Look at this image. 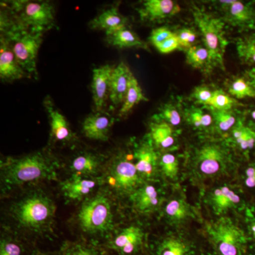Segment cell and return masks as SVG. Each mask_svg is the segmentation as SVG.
Wrapping results in <instances>:
<instances>
[{"mask_svg": "<svg viewBox=\"0 0 255 255\" xmlns=\"http://www.w3.org/2000/svg\"><path fill=\"white\" fill-rule=\"evenodd\" d=\"M252 233H253V237L255 238V221L251 224V227Z\"/></svg>", "mask_w": 255, "mask_h": 255, "instance_id": "48", "label": "cell"}, {"mask_svg": "<svg viewBox=\"0 0 255 255\" xmlns=\"http://www.w3.org/2000/svg\"><path fill=\"white\" fill-rule=\"evenodd\" d=\"M0 48V77L3 80L13 81L29 77L20 66L9 42L3 36Z\"/></svg>", "mask_w": 255, "mask_h": 255, "instance_id": "18", "label": "cell"}, {"mask_svg": "<svg viewBox=\"0 0 255 255\" xmlns=\"http://www.w3.org/2000/svg\"><path fill=\"white\" fill-rule=\"evenodd\" d=\"M132 75L129 67L123 61L114 68L109 98L114 107L124 103Z\"/></svg>", "mask_w": 255, "mask_h": 255, "instance_id": "16", "label": "cell"}, {"mask_svg": "<svg viewBox=\"0 0 255 255\" xmlns=\"http://www.w3.org/2000/svg\"><path fill=\"white\" fill-rule=\"evenodd\" d=\"M97 186V182L94 179L74 175L62 183L61 189L64 196L70 200H80L91 194Z\"/></svg>", "mask_w": 255, "mask_h": 255, "instance_id": "23", "label": "cell"}, {"mask_svg": "<svg viewBox=\"0 0 255 255\" xmlns=\"http://www.w3.org/2000/svg\"><path fill=\"white\" fill-rule=\"evenodd\" d=\"M180 10L179 5L172 0H146L137 11L143 21H158L172 17Z\"/></svg>", "mask_w": 255, "mask_h": 255, "instance_id": "14", "label": "cell"}, {"mask_svg": "<svg viewBox=\"0 0 255 255\" xmlns=\"http://www.w3.org/2000/svg\"><path fill=\"white\" fill-rule=\"evenodd\" d=\"M12 14L21 27L36 33H43L55 26L54 8L48 1H14Z\"/></svg>", "mask_w": 255, "mask_h": 255, "instance_id": "8", "label": "cell"}, {"mask_svg": "<svg viewBox=\"0 0 255 255\" xmlns=\"http://www.w3.org/2000/svg\"><path fill=\"white\" fill-rule=\"evenodd\" d=\"M147 101H148V99L144 95L137 79L132 75L125 100L119 111V117H122L130 112L132 109L140 102H147Z\"/></svg>", "mask_w": 255, "mask_h": 255, "instance_id": "30", "label": "cell"}, {"mask_svg": "<svg viewBox=\"0 0 255 255\" xmlns=\"http://www.w3.org/2000/svg\"><path fill=\"white\" fill-rule=\"evenodd\" d=\"M31 255H60L54 254V253H43V252L38 251V250H35L32 252Z\"/></svg>", "mask_w": 255, "mask_h": 255, "instance_id": "46", "label": "cell"}, {"mask_svg": "<svg viewBox=\"0 0 255 255\" xmlns=\"http://www.w3.org/2000/svg\"><path fill=\"white\" fill-rule=\"evenodd\" d=\"M241 105L236 99L222 90H215L214 95L208 107L214 110L231 112L235 107Z\"/></svg>", "mask_w": 255, "mask_h": 255, "instance_id": "37", "label": "cell"}, {"mask_svg": "<svg viewBox=\"0 0 255 255\" xmlns=\"http://www.w3.org/2000/svg\"><path fill=\"white\" fill-rule=\"evenodd\" d=\"M4 33L3 37L9 42L20 66L28 76L36 77L37 55L43 41V33L28 31L17 23Z\"/></svg>", "mask_w": 255, "mask_h": 255, "instance_id": "5", "label": "cell"}, {"mask_svg": "<svg viewBox=\"0 0 255 255\" xmlns=\"http://www.w3.org/2000/svg\"><path fill=\"white\" fill-rule=\"evenodd\" d=\"M165 219L172 225H181L194 218L190 204L182 198H175L166 204L164 209Z\"/></svg>", "mask_w": 255, "mask_h": 255, "instance_id": "24", "label": "cell"}, {"mask_svg": "<svg viewBox=\"0 0 255 255\" xmlns=\"http://www.w3.org/2000/svg\"><path fill=\"white\" fill-rule=\"evenodd\" d=\"M60 255H102V253L93 245L83 242H75L65 243L62 247Z\"/></svg>", "mask_w": 255, "mask_h": 255, "instance_id": "36", "label": "cell"}, {"mask_svg": "<svg viewBox=\"0 0 255 255\" xmlns=\"http://www.w3.org/2000/svg\"><path fill=\"white\" fill-rule=\"evenodd\" d=\"M222 11L221 18L226 24L239 31L255 32V7L254 1L238 0L219 1Z\"/></svg>", "mask_w": 255, "mask_h": 255, "instance_id": "10", "label": "cell"}, {"mask_svg": "<svg viewBox=\"0 0 255 255\" xmlns=\"http://www.w3.org/2000/svg\"><path fill=\"white\" fill-rule=\"evenodd\" d=\"M189 162L193 173L203 179L226 175L234 164L229 146L216 139L203 140L193 147Z\"/></svg>", "mask_w": 255, "mask_h": 255, "instance_id": "2", "label": "cell"}, {"mask_svg": "<svg viewBox=\"0 0 255 255\" xmlns=\"http://www.w3.org/2000/svg\"><path fill=\"white\" fill-rule=\"evenodd\" d=\"M79 226L89 236H102L112 230V204L105 194H99L82 204L78 215Z\"/></svg>", "mask_w": 255, "mask_h": 255, "instance_id": "6", "label": "cell"}, {"mask_svg": "<svg viewBox=\"0 0 255 255\" xmlns=\"http://www.w3.org/2000/svg\"><path fill=\"white\" fill-rule=\"evenodd\" d=\"M159 168L167 179L176 180L179 174V161L172 153H164L159 157Z\"/></svg>", "mask_w": 255, "mask_h": 255, "instance_id": "38", "label": "cell"}, {"mask_svg": "<svg viewBox=\"0 0 255 255\" xmlns=\"http://www.w3.org/2000/svg\"><path fill=\"white\" fill-rule=\"evenodd\" d=\"M236 46L241 63L255 68V32L238 38L236 40Z\"/></svg>", "mask_w": 255, "mask_h": 255, "instance_id": "29", "label": "cell"}, {"mask_svg": "<svg viewBox=\"0 0 255 255\" xmlns=\"http://www.w3.org/2000/svg\"><path fill=\"white\" fill-rule=\"evenodd\" d=\"M175 33L172 32L170 29L167 27H159L152 30L151 33L150 41L154 46H156L164 41H167L171 37L174 36Z\"/></svg>", "mask_w": 255, "mask_h": 255, "instance_id": "42", "label": "cell"}, {"mask_svg": "<svg viewBox=\"0 0 255 255\" xmlns=\"http://www.w3.org/2000/svg\"><path fill=\"white\" fill-rule=\"evenodd\" d=\"M114 121L110 116L100 112L90 114L84 120L82 132L85 136L92 140L107 141Z\"/></svg>", "mask_w": 255, "mask_h": 255, "instance_id": "20", "label": "cell"}, {"mask_svg": "<svg viewBox=\"0 0 255 255\" xmlns=\"http://www.w3.org/2000/svg\"><path fill=\"white\" fill-rule=\"evenodd\" d=\"M215 90L205 85H201L194 88L191 94V99L197 105L209 106L214 95Z\"/></svg>", "mask_w": 255, "mask_h": 255, "instance_id": "40", "label": "cell"}, {"mask_svg": "<svg viewBox=\"0 0 255 255\" xmlns=\"http://www.w3.org/2000/svg\"><path fill=\"white\" fill-rule=\"evenodd\" d=\"M209 110L214 119V128L221 133L232 130L239 120L233 112L211 108H209Z\"/></svg>", "mask_w": 255, "mask_h": 255, "instance_id": "32", "label": "cell"}, {"mask_svg": "<svg viewBox=\"0 0 255 255\" xmlns=\"http://www.w3.org/2000/svg\"><path fill=\"white\" fill-rule=\"evenodd\" d=\"M183 114L187 123L198 130H206L214 126V119L211 113H206L200 108L191 107L184 110Z\"/></svg>", "mask_w": 255, "mask_h": 255, "instance_id": "31", "label": "cell"}, {"mask_svg": "<svg viewBox=\"0 0 255 255\" xmlns=\"http://www.w3.org/2000/svg\"><path fill=\"white\" fill-rule=\"evenodd\" d=\"M177 36L179 40L181 48L189 49L194 46V43L196 39V32L191 28H184L178 31Z\"/></svg>", "mask_w": 255, "mask_h": 255, "instance_id": "41", "label": "cell"}, {"mask_svg": "<svg viewBox=\"0 0 255 255\" xmlns=\"http://www.w3.org/2000/svg\"><path fill=\"white\" fill-rule=\"evenodd\" d=\"M56 162L44 152L12 158L1 163V176L4 185L16 187L28 182L54 177Z\"/></svg>", "mask_w": 255, "mask_h": 255, "instance_id": "1", "label": "cell"}, {"mask_svg": "<svg viewBox=\"0 0 255 255\" xmlns=\"http://www.w3.org/2000/svg\"><path fill=\"white\" fill-rule=\"evenodd\" d=\"M229 95L237 100L255 98V89L246 78L235 79L228 87Z\"/></svg>", "mask_w": 255, "mask_h": 255, "instance_id": "35", "label": "cell"}, {"mask_svg": "<svg viewBox=\"0 0 255 255\" xmlns=\"http://www.w3.org/2000/svg\"><path fill=\"white\" fill-rule=\"evenodd\" d=\"M144 243L145 234L141 228L130 226L117 233L107 246L117 255H142Z\"/></svg>", "mask_w": 255, "mask_h": 255, "instance_id": "11", "label": "cell"}, {"mask_svg": "<svg viewBox=\"0 0 255 255\" xmlns=\"http://www.w3.org/2000/svg\"><path fill=\"white\" fill-rule=\"evenodd\" d=\"M150 137L155 148L169 150L176 142L173 127L164 122H152L150 125Z\"/></svg>", "mask_w": 255, "mask_h": 255, "instance_id": "25", "label": "cell"}, {"mask_svg": "<svg viewBox=\"0 0 255 255\" xmlns=\"http://www.w3.org/2000/svg\"><path fill=\"white\" fill-rule=\"evenodd\" d=\"M250 117H251L253 125L255 127V108L251 110V112H250Z\"/></svg>", "mask_w": 255, "mask_h": 255, "instance_id": "47", "label": "cell"}, {"mask_svg": "<svg viewBox=\"0 0 255 255\" xmlns=\"http://www.w3.org/2000/svg\"><path fill=\"white\" fill-rule=\"evenodd\" d=\"M254 255H255V254Z\"/></svg>", "mask_w": 255, "mask_h": 255, "instance_id": "49", "label": "cell"}, {"mask_svg": "<svg viewBox=\"0 0 255 255\" xmlns=\"http://www.w3.org/2000/svg\"><path fill=\"white\" fill-rule=\"evenodd\" d=\"M55 206L53 200L42 191H33L16 201L10 214L18 227L41 233L51 223Z\"/></svg>", "mask_w": 255, "mask_h": 255, "instance_id": "3", "label": "cell"}, {"mask_svg": "<svg viewBox=\"0 0 255 255\" xmlns=\"http://www.w3.org/2000/svg\"><path fill=\"white\" fill-rule=\"evenodd\" d=\"M128 18L119 13L117 6L105 10L90 22L94 29L104 30L106 35L111 34L121 28L127 27Z\"/></svg>", "mask_w": 255, "mask_h": 255, "instance_id": "22", "label": "cell"}, {"mask_svg": "<svg viewBox=\"0 0 255 255\" xmlns=\"http://www.w3.org/2000/svg\"><path fill=\"white\" fill-rule=\"evenodd\" d=\"M192 15L194 22L202 35L204 46L209 50L210 67L224 71V55L228 44L225 37L226 23L221 17L206 12L198 6H193Z\"/></svg>", "mask_w": 255, "mask_h": 255, "instance_id": "4", "label": "cell"}, {"mask_svg": "<svg viewBox=\"0 0 255 255\" xmlns=\"http://www.w3.org/2000/svg\"><path fill=\"white\" fill-rule=\"evenodd\" d=\"M246 185L249 188H255V164L250 166L246 171Z\"/></svg>", "mask_w": 255, "mask_h": 255, "instance_id": "44", "label": "cell"}, {"mask_svg": "<svg viewBox=\"0 0 255 255\" xmlns=\"http://www.w3.org/2000/svg\"><path fill=\"white\" fill-rule=\"evenodd\" d=\"M155 48L162 54H167V53H172L174 50L181 48V46L177 34L175 33L173 36L171 37L167 41L156 46Z\"/></svg>", "mask_w": 255, "mask_h": 255, "instance_id": "43", "label": "cell"}, {"mask_svg": "<svg viewBox=\"0 0 255 255\" xmlns=\"http://www.w3.org/2000/svg\"><path fill=\"white\" fill-rule=\"evenodd\" d=\"M26 250L17 238L4 236L0 242V255H26Z\"/></svg>", "mask_w": 255, "mask_h": 255, "instance_id": "39", "label": "cell"}, {"mask_svg": "<svg viewBox=\"0 0 255 255\" xmlns=\"http://www.w3.org/2000/svg\"><path fill=\"white\" fill-rule=\"evenodd\" d=\"M109 184L114 190L122 195H131L142 185V178L137 172L135 164L129 155L121 153L114 157L111 163Z\"/></svg>", "mask_w": 255, "mask_h": 255, "instance_id": "9", "label": "cell"}, {"mask_svg": "<svg viewBox=\"0 0 255 255\" xmlns=\"http://www.w3.org/2000/svg\"><path fill=\"white\" fill-rule=\"evenodd\" d=\"M133 156L135 167L142 179H151L155 177L159 157L150 137L137 146Z\"/></svg>", "mask_w": 255, "mask_h": 255, "instance_id": "13", "label": "cell"}, {"mask_svg": "<svg viewBox=\"0 0 255 255\" xmlns=\"http://www.w3.org/2000/svg\"><path fill=\"white\" fill-rule=\"evenodd\" d=\"M149 255H201V251L189 238L172 234L156 242L150 248Z\"/></svg>", "mask_w": 255, "mask_h": 255, "instance_id": "12", "label": "cell"}, {"mask_svg": "<svg viewBox=\"0 0 255 255\" xmlns=\"http://www.w3.org/2000/svg\"><path fill=\"white\" fill-rule=\"evenodd\" d=\"M113 70L110 65H103L93 70L91 88L93 102L97 112L102 110L110 96L111 78Z\"/></svg>", "mask_w": 255, "mask_h": 255, "instance_id": "17", "label": "cell"}, {"mask_svg": "<svg viewBox=\"0 0 255 255\" xmlns=\"http://www.w3.org/2000/svg\"><path fill=\"white\" fill-rule=\"evenodd\" d=\"M100 157L92 152H82L72 161L70 169L75 175H92L100 169Z\"/></svg>", "mask_w": 255, "mask_h": 255, "instance_id": "27", "label": "cell"}, {"mask_svg": "<svg viewBox=\"0 0 255 255\" xmlns=\"http://www.w3.org/2000/svg\"><path fill=\"white\" fill-rule=\"evenodd\" d=\"M206 202L216 215L226 214L241 204L240 196L231 188L222 186L210 191Z\"/></svg>", "mask_w": 255, "mask_h": 255, "instance_id": "19", "label": "cell"}, {"mask_svg": "<svg viewBox=\"0 0 255 255\" xmlns=\"http://www.w3.org/2000/svg\"><path fill=\"white\" fill-rule=\"evenodd\" d=\"M107 41L110 44L119 48H140L149 50L148 46L145 42L142 41L135 32L127 27L121 28L107 35Z\"/></svg>", "mask_w": 255, "mask_h": 255, "instance_id": "26", "label": "cell"}, {"mask_svg": "<svg viewBox=\"0 0 255 255\" xmlns=\"http://www.w3.org/2000/svg\"><path fill=\"white\" fill-rule=\"evenodd\" d=\"M43 105L49 116L50 135L54 142H70L74 134L65 116L55 107L49 96L43 101Z\"/></svg>", "mask_w": 255, "mask_h": 255, "instance_id": "15", "label": "cell"}, {"mask_svg": "<svg viewBox=\"0 0 255 255\" xmlns=\"http://www.w3.org/2000/svg\"><path fill=\"white\" fill-rule=\"evenodd\" d=\"M231 132L233 143L242 152L248 153L255 148V130L245 125L241 119Z\"/></svg>", "mask_w": 255, "mask_h": 255, "instance_id": "28", "label": "cell"}, {"mask_svg": "<svg viewBox=\"0 0 255 255\" xmlns=\"http://www.w3.org/2000/svg\"><path fill=\"white\" fill-rule=\"evenodd\" d=\"M134 209L140 214L155 212L161 204L157 188L150 184H142L130 195Z\"/></svg>", "mask_w": 255, "mask_h": 255, "instance_id": "21", "label": "cell"}, {"mask_svg": "<svg viewBox=\"0 0 255 255\" xmlns=\"http://www.w3.org/2000/svg\"><path fill=\"white\" fill-rule=\"evenodd\" d=\"M186 60L190 66L195 69L211 68L209 52L204 46H194L186 50Z\"/></svg>", "mask_w": 255, "mask_h": 255, "instance_id": "33", "label": "cell"}, {"mask_svg": "<svg viewBox=\"0 0 255 255\" xmlns=\"http://www.w3.org/2000/svg\"><path fill=\"white\" fill-rule=\"evenodd\" d=\"M246 78L249 81L252 86L255 89V68H251V70H247L246 73Z\"/></svg>", "mask_w": 255, "mask_h": 255, "instance_id": "45", "label": "cell"}, {"mask_svg": "<svg viewBox=\"0 0 255 255\" xmlns=\"http://www.w3.org/2000/svg\"><path fill=\"white\" fill-rule=\"evenodd\" d=\"M206 233L216 255H246V235L231 220L221 219L209 223Z\"/></svg>", "mask_w": 255, "mask_h": 255, "instance_id": "7", "label": "cell"}, {"mask_svg": "<svg viewBox=\"0 0 255 255\" xmlns=\"http://www.w3.org/2000/svg\"><path fill=\"white\" fill-rule=\"evenodd\" d=\"M182 111L173 103L164 104L159 108V113L153 117L155 122H164L172 127L180 125L182 121Z\"/></svg>", "mask_w": 255, "mask_h": 255, "instance_id": "34", "label": "cell"}]
</instances>
